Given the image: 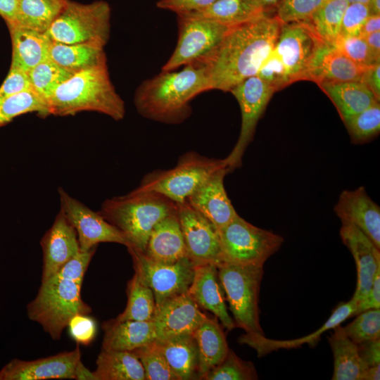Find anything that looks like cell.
<instances>
[{
  "label": "cell",
  "instance_id": "bcb514c9",
  "mask_svg": "<svg viewBox=\"0 0 380 380\" xmlns=\"http://www.w3.org/2000/svg\"><path fill=\"white\" fill-rule=\"evenodd\" d=\"M256 75L275 91L292 84L284 64L274 50L262 63Z\"/></svg>",
  "mask_w": 380,
  "mask_h": 380
},
{
  "label": "cell",
  "instance_id": "f5cc1de1",
  "mask_svg": "<svg viewBox=\"0 0 380 380\" xmlns=\"http://www.w3.org/2000/svg\"><path fill=\"white\" fill-rule=\"evenodd\" d=\"M380 308V269L377 270L372 285L364 299L357 303L355 315L358 313Z\"/></svg>",
  "mask_w": 380,
  "mask_h": 380
},
{
  "label": "cell",
  "instance_id": "ac0fdd59",
  "mask_svg": "<svg viewBox=\"0 0 380 380\" xmlns=\"http://www.w3.org/2000/svg\"><path fill=\"white\" fill-rule=\"evenodd\" d=\"M40 245L43 253L42 283L80 251L76 231L61 210L42 236Z\"/></svg>",
  "mask_w": 380,
  "mask_h": 380
},
{
  "label": "cell",
  "instance_id": "ab89813d",
  "mask_svg": "<svg viewBox=\"0 0 380 380\" xmlns=\"http://www.w3.org/2000/svg\"><path fill=\"white\" fill-rule=\"evenodd\" d=\"M343 122L353 144H361L370 141L380 131L379 102Z\"/></svg>",
  "mask_w": 380,
  "mask_h": 380
},
{
  "label": "cell",
  "instance_id": "e575fe53",
  "mask_svg": "<svg viewBox=\"0 0 380 380\" xmlns=\"http://www.w3.org/2000/svg\"><path fill=\"white\" fill-rule=\"evenodd\" d=\"M68 0H17V10L13 23L15 25L45 33Z\"/></svg>",
  "mask_w": 380,
  "mask_h": 380
},
{
  "label": "cell",
  "instance_id": "3957f363",
  "mask_svg": "<svg viewBox=\"0 0 380 380\" xmlns=\"http://www.w3.org/2000/svg\"><path fill=\"white\" fill-rule=\"evenodd\" d=\"M45 101L49 115L58 116L93 111L118 121L125 114V103L110 80L107 65L73 74L58 85Z\"/></svg>",
  "mask_w": 380,
  "mask_h": 380
},
{
  "label": "cell",
  "instance_id": "44dd1931",
  "mask_svg": "<svg viewBox=\"0 0 380 380\" xmlns=\"http://www.w3.org/2000/svg\"><path fill=\"white\" fill-rule=\"evenodd\" d=\"M341 223L353 224L380 249V208L365 189L343 190L334 206Z\"/></svg>",
  "mask_w": 380,
  "mask_h": 380
},
{
  "label": "cell",
  "instance_id": "d590c367",
  "mask_svg": "<svg viewBox=\"0 0 380 380\" xmlns=\"http://www.w3.org/2000/svg\"><path fill=\"white\" fill-rule=\"evenodd\" d=\"M126 293V307L116 318L120 320H153L156 312L154 294L135 272L127 282Z\"/></svg>",
  "mask_w": 380,
  "mask_h": 380
},
{
  "label": "cell",
  "instance_id": "ba28073f",
  "mask_svg": "<svg viewBox=\"0 0 380 380\" xmlns=\"http://www.w3.org/2000/svg\"><path fill=\"white\" fill-rule=\"evenodd\" d=\"M217 272L236 326L246 334L264 336L258 307L263 267L222 263Z\"/></svg>",
  "mask_w": 380,
  "mask_h": 380
},
{
  "label": "cell",
  "instance_id": "f35d334b",
  "mask_svg": "<svg viewBox=\"0 0 380 380\" xmlns=\"http://www.w3.org/2000/svg\"><path fill=\"white\" fill-rule=\"evenodd\" d=\"M27 74L31 88L44 101L58 85L73 75L50 58L31 68Z\"/></svg>",
  "mask_w": 380,
  "mask_h": 380
},
{
  "label": "cell",
  "instance_id": "74e56055",
  "mask_svg": "<svg viewBox=\"0 0 380 380\" xmlns=\"http://www.w3.org/2000/svg\"><path fill=\"white\" fill-rule=\"evenodd\" d=\"M29 113H37L42 117L49 115L45 101L32 88L0 101V127Z\"/></svg>",
  "mask_w": 380,
  "mask_h": 380
},
{
  "label": "cell",
  "instance_id": "7c38bea8",
  "mask_svg": "<svg viewBox=\"0 0 380 380\" xmlns=\"http://www.w3.org/2000/svg\"><path fill=\"white\" fill-rule=\"evenodd\" d=\"M230 92L238 101L241 115L238 140L230 153L224 158L227 167L232 172L241 165L243 154L253 139L257 124L276 91L255 75L236 84Z\"/></svg>",
  "mask_w": 380,
  "mask_h": 380
},
{
  "label": "cell",
  "instance_id": "8fae6325",
  "mask_svg": "<svg viewBox=\"0 0 380 380\" xmlns=\"http://www.w3.org/2000/svg\"><path fill=\"white\" fill-rule=\"evenodd\" d=\"M177 43L163 71L175 70L204 59L218 46L230 27L203 18L177 15Z\"/></svg>",
  "mask_w": 380,
  "mask_h": 380
},
{
  "label": "cell",
  "instance_id": "5b68a950",
  "mask_svg": "<svg viewBox=\"0 0 380 380\" xmlns=\"http://www.w3.org/2000/svg\"><path fill=\"white\" fill-rule=\"evenodd\" d=\"M82 284L52 277L42 282L36 297L27 306L29 319L39 324L52 339H60L72 317L91 312L81 297Z\"/></svg>",
  "mask_w": 380,
  "mask_h": 380
},
{
  "label": "cell",
  "instance_id": "d6a6232c",
  "mask_svg": "<svg viewBox=\"0 0 380 380\" xmlns=\"http://www.w3.org/2000/svg\"><path fill=\"white\" fill-rule=\"evenodd\" d=\"M334 355L332 380H360L367 368L362 361L356 343L344 333L340 325L333 329L328 337Z\"/></svg>",
  "mask_w": 380,
  "mask_h": 380
},
{
  "label": "cell",
  "instance_id": "f6af8a7d",
  "mask_svg": "<svg viewBox=\"0 0 380 380\" xmlns=\"http://www.w3.org/2000/svg\"><path fill=\"white\" fill-rule=\"evenodd\" d=\"M328 0H280L276 15L282 23L307 20Z\"/></svg>",
  "mask_w": 380,
  "mask_h": 380
},
{
  "label": "cell",
  "instance_id": "30bf717a",
  "mask_svg": "<svg viewBox=\"0 0 380 380\" xmlns=\"http://www.w3.org/2000/svg\"><path fill=\"white\" fill-rule=\"evenodd\" d=\"M134 272L152 290L156 310L167 300L188 291L195 265L189 258L164 263L148 258L143 253L127 248Z\"/></svg>",
  "mask_w": 380,
  "mask_h": 380
},
{
  "label": "cell",
  "instance_id": "680465c9",
  "mask_svg": "<svg viewBox=\"0 0 380 380\" xmlns=\"http://www.w3.org/2000/svg\"><path fill=\"white\" fill-rule=\"evenodd\" d=\"M373 56L380 61V31L363 37Z\"/></svg>",
  "mask_w": 380,
  "mask_h": 380
},
{
  "label": "cell",
  "instance_id": "94428289",
  "mask_svg": "<svg viewBox=\"0 0 380 380\" xmlns=\"http://www.w3.org/2000/svg\"><path fill=\"white\" fill-rule=\"evenodd\" d=\"M75 379H93L96 380L93 372L89 371L82 364V361L77 365Z\"/></svg>",
  "mask_w": 380,
  "mask_h": 380
},
{
  "label": "cell",
  "instance_id": "7dc6e473",
  "mask_svg": "<svg viewBox=\"0 0 380 380\" xmlns=\"http://www.w3.org/2000/svg\"><path fill=\"white\" fill-rule=\"evenodd\" d=\"M96 247L86 251H80L77 255L65 262L51 277L72 280L82 284L85 272L96 251Z\"/></svg>",
  "mask_w": 380,
  "mask_h": 380
},
{
  "label": "cell",
  "instance_id": "4316f807",
  "mask_svg": "<svg viewBox=\"0 0 380 380\" xmlns=\"http://www.w3.org/2000/svg\"><path fill=\"white\" fill-rule=\"evenodd\" d=\"M7 27L12 42L11 68L28 72L39 63L49 58L51 40L46 33L15 25Z\"/></svg>",
  "mask_w": 380,
  "mask_h": 380
},
{
  "label": "cell",
  "instance_id": "836d02e7",
  "mask_svg": "<svg viewBox=\"0 0 380 380\" xmlns=\"http://www.w3.org/2000/svg\"><path fill=\"white\" fill-rule=\"evenodd\" d=\"M96 365V380H146L143 366L133 351L101 349Z\"/></svg>",
  "mask_w": 380,
  "mask_h": 380
},
{
  "label": "cell",
  "instance_id": "f1b7e54d",
  "mask_svg": "<svg viewBox=\"0 0 380 380\" xmlns=\"http://www.w3.org/2000/svg\"><path fill=\"white\" fill-rule=\"evenodd\" d=\"M221 325L216 317H207L193 334L198 350L199 379H203L228 354L229 348Z\"/></svg>",
  "mask_w": 380,
  "mask_h": 380
},
{
  "label": "cell",
  "instance_id": "52a82bcc",
  "mask_svg": "<svg viewBox=\"0 0 380 380\" xmlns=\"http://www.w3.org/2000/svg\"><path fill=\"white\" fill-rule=\"evenodd\" d=\"M222 167H227L224 159L208 158L195 151H189L179 157L174 167L146 174L136 189L157 192L176 203H182Z\"/></svg>",
  "mask_w": 380,
  "mask_h": 380
},
{
  "label": "cell",
  "instance_id": "6125c7cd",
  "mask_svg": "<svg viewBox=\"0 0 380 380\" xmlns=\"http://www.w3.org/2000/svg\"><path fill=\"white\" fill-rule=\"evenodd\" d=\"M367 6L369 15H380V0H368Z\"/></svg>",
  "mask_w": 380,
  "mask_h": 380
},
{
  "label": "cell",
  "instance_id": "8d00e7d4",
  "mask_svg": "<svg viewBox=\"0 0 380 380\" xmlns=\"http://www.w3.org/2000/svg\"><path fill=\"white\" fill-rule=\"evenodd\" d=\"M346 0H328L305 22L325 44L331 46L340 36Z\"/></svg>",
  "mask_w": 380,
  "mask_h": 380
},
{
  "label": "cell",
  "instance_id": "ee69618b",
  "mask_svg": "<svg viewBox=\"0 0 380 380\" xmlns=\"http://www.w3.org/2000/svg\"><path fill=\"white\" fill-rule=\"evenodd\" d=\"M331 46L360 65L369 67L380 63L370 51L365 39L360 36L340 35Z\"/></svg>",
  "mask_w": 380,
  "mask_h": 380
},
{
  "label": "cell",
  "instance_id": "d6986e66",
  "mask_svg": "<svg viewBox=\"0 0 380 380\" xmlns=\"http://www.w3.org/2000/svg\"><path fill=\"white\" fill-rule=\"evenodd\" d=\"M207 317L187 292L178 295L156 310L153 319L156 339L193 334Z\"/></svg>",
  "mask_w": 380,
  "mask_h": 380
},
{
  "label": "cell",
  "instance_id": "f907efd6",
  "mask_svg": "<svg viewBox=\"0 0 380 380\" xmlns=\"http://www.w3.org/2000/svg\"><path fill=\"white\" fill-rule=\"evenodd\" d=\"M31 89L27 72L10 68L8 74L0 87V101Z\"/></svg>",
  "mask_w": 380,
  "mask_h": 380
},
{
  "label": "cell",
  "instance_id": "60d3db41",
  "mask_svg": "<svg viewBox=\"0 0 380 380\" xmlns=\"http://www.w3.org/2000/svg\"><path fill=\"white\" fill-rule=\"evenodd\" d=\"M132 351L143 366L146 380H178L166 361L156 339Z\"/></svg>",
  "mask_w": 380,
  "mask_h": 380
},
{
  "label": "cell",
  "instance_id": "484cf974",
  "mask_svg": "<svg viewBox=\"0 0 380 380\" xmlns=\"http://www.w3.org/2000/svg\"><path fill=\"white\" fill-rule=\"evenodd\" d=\"M103 350L132 351L156 339L153 320H120L117 318L102 324Z\"/></svg>",
  "mask_w": 380,
  "mask_h": 380
},
{
  "label": "cell",
  "instance_id": "6da1fadb",
  "mask_svg": "<svg viewBox=\"0 0 380 380\" xmlns=\"http://www.w3.org/2000/svg\"><path fill=\"white\" fill-rule=\"evenodd\" d=\"M282 23L276 15L264 14L229 27L218 46L204 59L210 90L230 91L257 75L273 50Z\"/></svg>",
  "mask_w": 380,
  "mask_h": 380
},
{
  "label": "cell",
  "instance_id": "9a60e30c",
  "mask_svg": "<svg viewBox=\"0 0 380 380\" xmlns=\"http://www.w3.org/2000/svg\"><path fill=\"white\" fill-rule=\"evenodd\" d=\"M179 219L188 258L195 265H222L217 229L187 201L177 203Z\"/></svg>",
  "mask_w": 380,
  "mask_h": 380
},
{
  "label": "cell",
  "instance_id": "e0dca14e",
  "mask_svg": "<svg viewBox=\"0 0 380 380\" xmlns=\"http://www.w3.org/2000/svg\"><path fill=\"white\" fill-rule=\"evenodd\" d=\"M228 172L227 167L220 168L186 201L217 229L227 224L238 215L224 188V179Z\"/></svg>",
  "mask_w": 380,
  "mask_h": 380
},
{
  "label": "cell",
  "instance_id": "cb8c5ba5",
  "mask_svg": "<svg viewBox=\"0 0 380 380\" xmlns=\"http://www.w3.org/2000/svg\"><path fill=\"white\" fill-rule=\"evenodd\" d=\"M368 67L353 62L333 46L324 44L310 69L308 80L322 83L360 82Z\"/></svg>",
  "mask_w": 380,
  "mask_h": 380
},
{
  "label": "cell",
  "instance_id": "7402d4cb",
  "mask_svg": "<svg viewBox=\"0 0 380 380\" xmlns=\"http://www.w3.org/2000/svg\"><path fill=\"white\" fill-rule=\"evenodd\" d=\"M187 293L198 306L212 312L224 328L230 331L236 327L227 312L215 265H195L193 280Z\"/></svg>",
  "mask_w": 380,
  "mask_h": 380
},
{
  "label": "cell",
  "instance_id": "83f0119b",
  "mask_svg": "<svg viewBox=\"0 0 380 380\" xmlns=\"http://www.w3.org/2000/svg\"><path fill=\"white\" fill-rule=\"evenodd\" d=\"M156 340L178 380L199 379L198 350L194 334Z\"/></svg>",
  "mask_w": 380,
  "mask_h": 380
},
{
  "label": "cell",
  "instance_id": "277c9868",
  "mask_svg": "<svg viewBox=\"0 0 380 380\" xmlns=\"http://www.w3.org/2000/svg\"><path fill=\"white\" fill-rule=\"evenodd\" d=\"M176 208L177 203L167 197L135 188L127 194L105 200L99 213L125 236L127 248L144 253L154 226Z\"/></svg>",
  "mask_w": 380,
  "mask_h": 380
},
{
  "label": "cell",
  "instance_id": "ffe728a7",
  "mask_svg": "<svg viewBox=\"0 0 380 380\" xmlns=\"http://www.w3.org/2000/svg\"><path fill=\"white\" fill-rule=\"evenodd\" d=\"M340 236L353 256L357 268V285L352 299L356 303L369 292L380 269V251L371 239L353 224L341 223Z\"/></svg>",
  "mask_w": 380,
  "mask_h": 380
},
{
  "label": "cell",
  "instance_id": "4fadbf2b",
  "mask_svg": "<svg viewBox=\"0 0 380 380\" xmlns=\"http://www.w3.org/2000/svg\"><path fill=\"white\" fill-rule=\"evenodd\" d=\"M325 44L305 21L282 23L273 49L291 83L308 80L312 62Z\"/></svg>",
  "mask_w": 380,
  "mask_h": 380
},
{
  "label": "cell",
  "instance_id": "7a4b0ae2",
  "mask_svg": "<svg viewBox=\"0 0 380 380\" xmlns=\"http://www.w3.org/2000/svg\"><path fill=\"white\" fill-rule=\"evenodd\" d=\"M210 90L205 63L194 62L179 71H163L144 81L137 89L134 102L143 117L165 124H179L191 114L190 101Z\"/></svg>",
  "mask_w": 380,
  "mask_h": 380
},
{
  "label": "cell",
  "instance_id": "6f0895ef",
  "mask_svg": "<svg viewBox=\"0 0 380 380\" xmlns=\"http://www.w3.org/2000/svg\"><path fill=\"white\" fill-rule=\"evenodd\" d=\"M380 30V15H369L361 28L360 35L364 37Z\"/></svg>",
  "mask_w": 380,
  "mask_h": 380
},
{
  "label": "cell",
  "instance_id": "e7e4bbea",
  "mask_svg": "<svg viewBox=\"0 0 380 380\" xmlns=\"http://www.w3.org/2000/svg\"><path fill=\"white\" fill-rule=\"evenodd\" d=\"M348 4L352 3H362L367 4L368 0H346Z\"/></svg>",
  "mask_w": 380,
  "mask_h": 380
},
{
  "label": "cell",
  "instance_id": "7bdbcfd3",
  "mask_svg": "<svg viewBox=\"0 0 380 380\" xmlns=\"http://www.w3.org/2000/svg\"><path fill=\"white\" fill-rule=\"evenodd\" d=\"M355 319L342 327L346 335L355 343L380 338V310L370 309L356 315Z\"/></svg>",
  "mask_w": 380,
  "mask_h": 380
},
{
  "label": "cell",
  "instance_id": "11a10c76",
  "mask_svg": "<svg viewBox=\"0 0 380 380\" xmlns=\"http://www.w3.org/2000/svg\"><path fill=\"white\" fill-rule=\"evenodd\" d=\"M361 82L372 92L378 101H380V63L369 66L364 72Z\"/></svg>",
  "mask_w": 380,
  "mask_h": 380
},
{
  "label": "cell",
  "instance_id": "603a6c76",
  "mask_svg": "<svg viewBox=\"0 0 380 380\" xmlns=\"http://www.w3.org/2000/svg\"><path fill=\"white\" fill-rule=\"evenodd\" d=\"M356 310L357 303L352 298L348 302L341 303L321 327L305 336L296 339L274 340L267 338L265 335L252 336L245 334L239 337V341L240 343L247 344L255 349L258 357L265 355L279 349L298 348L305 343L315 346L324 332L333 329L348 317L355 315Z\"/></svg>",
  "mask_w": 380,
  "mask_h": 380
},
{
  "label": "cell",
  "instance_id": "c3c4849f",
  "mask_svg": "<svg viewBox=\"0 0 380 380\" xmlns=\"http://www.w3.org/2000/svg\"><path fill=\"white\" fill-rule=\"evenodd\" d=\"M369 15L367 4H348L343 15L340 35L359 36L362 25Z\"/></svg>",
  "mask_w": 380,
  "mask_h": 380
},
{
  "label": "cell",
  "instance_id": "d4e9b609",
  "mask_svg": "<svg viewBox=\"0 0 380 380\" xmlns=\"http://www.w3.org/2000/svg\"><path fill=\"white\" fill-rule=\"evenodd\" d=\"M144 254L153 261L164 263L188 258L177 208L154 226Z\"/></svg>",
  "mask_w": 380,
  "mask_h": 380
},
{
  "label": "cell",
  "instance_id": "f546056e",
  "mask_svg": "<svg viewBox=\"0 0 380 380\" xmlns=\"http://www.w3.org/2000/svg\"><path fill=\"white\" fill-rule=\"evenodd\" d=\"M318 86L330 99L342 121L379 102L361 82L322 83Z\"/></svg>",
  "mask_w": 380,
  "mask_h": 380
},
{
  "label": "cell",
  "instance_id": "91938a15",
  "mask_svg": "<svg viewBox=\"0 0 380 380\" xmlns=\"http://www.w3.org/2000/svg\"><path fill=\"white\" fill-rule=\"evenodd\" d=\"M379 377L380 365L367 367L363 372L360 380H379Z\"/></svg>",
  "mask_w": 380,
  "mask_h": 380
},
{
  "label": "cell",
  "instance_id": "816d5d0a",
  "mask_svg": "<svg viewBox=\"0 0 380 380\" xmlns=\"http://www.w3.org/2000/svg\"><path fill=\"white\" fill-rule=\"evenodd\" d=\"M216 0H160L158 8L168 10L177 15L187 14L202 10Z\"/></svg>",
  "mask_w": 380,
  "mask_h": 380
},
{
  "label": "cell",
  "instance_id": "4dcf8cb0",
  "mask_svg": "<svg viewBox=\"0 0 380 380\" xmlns=\"http://www.w3.org/2000/svg\"><path fill=\"white\" fill-rule=\"evenodd\" d=\"M266 13L258 0H216L202 10L177 15L203 18L232 27Z\"/></svg>",
  "mask_w": 380,
  "mask_h": 380
},
{
  "label": "cell",
  "instance_id": "db71d44e",
  "mask_svg": "<svg viewBox=\"0 0 380 380\" xmlns=\"http://www.w3.org/2000/svg\"><path fill=\"white\" fill-rule=\"evenodd\" d=\"M357 347L367 367L380 365V338L361 343Z\"/></svg>",
  "mask_w": 380,
  "mask_h": 380
},
{
  "label": "cell",
  "instance_id": "5bb4252c",
  "mask_svg": "<svg viewBox=\"0 0 380 380\" xmlns=\"http://www.w3.org/2000/svg\"><path fill=\"white\" fill-rule=\"evenodd\" d=\"M60 210L76 231L80 249L89 251L100 243H116L129 246L125 236L99 213L59 187Z\"/></svg>",
  "mask_w": 380,
  "mask_h": 380
},
{
  "label": "cell",
  "instance_id": "be15d7a7",
  "mask_svg": "<svg viewBox=\"0 0 380 380\" xmlns=\"http://www.w3.org/2000/svg\"><path fill=\"white\" fill-rule=\"evenodd\" d=\"M265 11L269 13L270 11H275L279 5L280 0H258Z\"/></svg>",
  "mask_w": 380,
  "mask_h": 380
},
{
  "label": "cell",
  "instance_id": "681fc988",
  "mask_svg": "<svg viewBox=\"0 0 380 380\" xmlns=\"http://www.w3.org/2000/svg\"><path fill=\"white\" fill-rule=\"evenodd\" d=\"M68 327L72 338L77 344L87 346L92 342L96 334L95 321L88 315H76L70 320Z\"/></svg>",
  "mask_w": 380,
  "mask_h": 380
},
{
  "label": "cell",
  "instance_id": "9c48e42d",
  "mask_svg": "<svg viewBox=\"0 0 380 380\" xmlns=\"http://www.w3.org/2000/svg\"><path fill=\"white\" fill-rule=\"evenodd\" d=\"M217 232L223 263L263 267L284 242L282 236L259 228L239 215Z\"/></svg>",
  "mask_w": 380,
  "mask_h": 380
},
{
  "label": "cell",
  "instance_id": "9f6ffc18",
  "mask_svg": "<svg viewBox=\"0 0 380 380\" xmlns=\"http://www.w3.org/2000/svg\"><path fill=\"white\" fill-rule=\"evenodd\" d=\"M17 10V0H0V16L7 25L13 23Z\"/></svg>",
  "mask_w": 380,
  "mask_h": 380
},
{
  "label": "cell",
  "instance_id": "1f68e13d",
  "mask_svg": "<svg viewBox=\"0 0 380 380\" xmlns=\"http://www.w3.org/2000/svg\"><path fill=\"white\" fill-rule=\"evenodd\" d=\"M103 48L91 44H67L51 41L49 57L75 74L91 68L107 65Z\"/></svg>",
  "mask_w": 380,
  "mask_h": 380
},
{
  "label": "cell",
  "instance_id": "b9f144b4",
  "mask_svg": "<svg viewBox=\"0 0 380 380\" xmlns=\"http://www.w3.org/2000/svg\"><path fill=\"white\" fill-rule=\"evenodd\" d=\"M258 374L251 362L243 360L229 349L224 360L211 369L203 378L205 380H253Z\"/></svg>",
  "mask_w": 380,
  "mask_h": 380
},
{
  "label": "cell",
  "instance_id": "2e32d148",
  "mask_svg": "<svg viewBox=\"0 0 380 380\" xmlns=\"http://www.w3.org/2000/svg\"><path fill=\"white\" fill-rule=\"evenodd\" d=\"M80 361L79 344L72 350L34 360L13 359L0 370V380L75 379Z\"/></svg>",
  "mask_w": 380,
  "mask_h": 380
},
{
  "label": "cell",
  "instance_id": "8992f818",
  "mask_svg": "<svg viewBox=\"0 0 380 380\" xmlns=\"http://www.w3.org/2000/svg\"><path fill=\"white\" fill-rule=\"evenodd\" d=\"M110 7L104 1L84 4L68 0L45 33L55 42L104 47L110 37Z\"/></svg>",
  "mask_w": 380,
  "mask_h": 380
}]
</instances>
